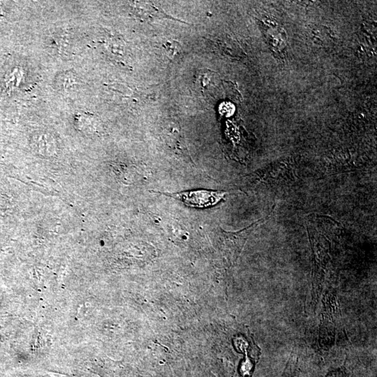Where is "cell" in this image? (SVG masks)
<instances>
[{
    "label": "cell",
    "mask_w": 377,
    "mask_h": 377,
    "mask_svg": "<svg viewBox=\"0 0 377 377\" xmlns=\"http://www.w3.org/2000/svg\"><path fill=\"white\" fill-rule=\"evenodd\" d=\"M175 198L187 206L196 208H211L224 199L228 192L219 190H190L178 193L156 192Z\"/></svg>",
    "instance_id": "1"
},
{
    "label": "cell",
    "mask_w": 377,
    "mask_h": 377,
    "mask_svg": "<svg viewBox=\"0 0 377 377\" xmlns=\"http://www.w3.org/2000/svg\"><path fill=\"white\" fill-rule=\"evenodd\" d=\"M57 85L59 90H71L77 85L78 81L76 75L71 72L63 73L57 77Z\"/></svg>",
    "instance_id": "2"
}]
</instances>
